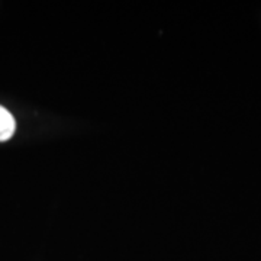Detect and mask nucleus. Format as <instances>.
Masks as SVG:
<instances>
[{
	"label": "nucleus",
	"mask_w": 261,
	"mask_h": 261,
	"mask_svg": "<svg viewBox=\"0 0 261 261\" xmlns=\"http://www.w3.org/2000/svg\"><path fill=\"white\" fill-rule=\"evenodd\" d=\"M15 129H16L15 118L12 116V113L8 109L0 106V142L12 138V135L15 134Z\"/></svg>",
	"instance_id": "obj_1"
}]
</instances>
